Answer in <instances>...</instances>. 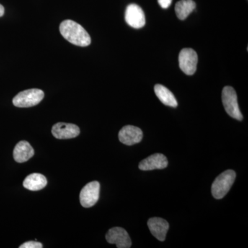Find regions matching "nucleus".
<instances>
[{"mask_svg": "<svg viewBox=\"0 0 248 248\" xmlns=\"http://www.w3.org/2000/svg\"><path fill=\"white\" fill-rule=\"evenodd\" d=\"M60 31L62 35L73 45L81 47L91 45V38L87 31L74 21H63L60 24Z\"/></svg>", "mask_w": 248, "mask_h": 248, "instance_id": "f257e3e1", "label": "nucleus"}, {"mask_svg": "<svg viewBox=\"0 0 248 248\" xmlns=\"http://www.w3.org/2000/svg\"><path fill=\"white\" fill-rule=\"evenodd\" d=\"M236 179V172L232 170L225 171L216 178L212 185V195L217 200L223 198L231 190Z\"/></svg>", "mask_w": 248, "mask_h": 248, "instance_id": "f03ea898", "label": "nucleus"}, {"mask_svg": "<svg viewBox=\"0 0 248 248\" xmlns=\"http://www.w3.org/2000/svg\"><path fill=\"white\" fill-rule=\"evenodd\" d=\"M222 102L228 115L235 120H243L244 117L239 109L236 91L231 86L223 88L222 91Z\"/></svg>", "mask_w": 248, "mask_h": 248, "instance_id": "7ed1b4c3", "label": "nucleus"}, {"mask_svg": "<svg viewBox=\"0 0 248 248\" xmlns=\"http://www.w3.org/2000/svg\"><path fill=\"white\" fill-rule=\"evenodd\" d=\"M45 97V93L40 89L26 90L18 93L13 99L15 107L29 108L35 107L42 102Z\"/></svg>", "mask_w": 248, "mask_h": 248, "instance_id": "20e7f679", "label": "nucleus"}, {"mask_svg": "<svg viewBox=\"0 0 248 248\" xmlns=\"http://www.w3.org/2000/svg\"><path fill=\"white\" fill-rule=\"evenodd\" d=\"M198 56L192 48H184L179 55V68L187 76H192L197 71Z\"/></svg>", "mask_w": 248, "mask_h": 248, "instance_id": "39448f33", "label": "nucleus"}, {"mask_svg": "<svg viewBox=\"0 0 248 248\" xmlns=\"http://www.w3.org/2000/svg\"><path fill=\"white\" fill-rule=\"evenodd\" d=\"M100 184L98 182L89 183L83 187L79 195L80 203L84 208H91L99 200Z\"/></svg>", "mask_w": 248, "mask_h": 248, "instance_id": "423d86ee", "label": "nucleus"}, {"mask_svg": "<svg viewBox=\"0 0 248 248\" xmlns=\"http://www.w3.org/2000/svg\"><path fill=\"white\" fill-rule=\"evenodd\" d=\"M125 22L134 29H141L146 24L144 12L140 6L131 4L127 6L125 14Z\"/></svg>", "mask_w": 248, "mask_h": 248, "instance_id": "0eeeda50", "label": "nucleus"}, {"mask_svg": "<svg viewBox=\"0 0 248 248\" xmlns=\"http://www.w3.org/2000/svg\"><path fill=\"white\" fill-rule=\"evenodd\" d=\"M108 243L115 244L118 248H129L131 247L132 242L126 231L124 228L115 227L111 228L106 235Z\"/></svg>", "mask_w": 248, "mask_h": 248, "instance_id": "6e6552de", "label": "nucleus"}, {"mask_svg": "<svg viewBox=\"0 0 248 248\" xmlns=\"http://www.w3.org/2000/svg\"><path fill=\"white\" fill-rule=\"evenodd\" d=\"M143 139V132L138 127L125 125L119 133V140L126 146H133L141 142Z\"/></svg>", "mask_w": 248, "mask_h": 248, "instance_id": "1a4fd4ad", "label": "nucleus"}, {"mask_svg": "<svg viewBox=\"0 0 248 248\" xmlns=\"http://www.w3.org/2000/svg\"><path fill=\"white\" fill-rule=\"evenodd\" d=\"M80 130L78 125L73 124L58 123L52 128V134L58 140H68L76 138L79 135Z\"/></svg>", "mask_w": 248, "mask_h": 248, "instance_id": "9d476101", "label": "nucleus"}, {"mask_svg": "<svg viewBox=\"0 0 248 248\" xmlns=\"http://www.w3.org/2000/svg\"><path fill=\"white\" fill-rule=\"evenodd\" d=\"M168 165L169 161L166 156L163 154L156 153L141 161L139 165V169L144 171L161 170L166 169Z\"/></svg>", "mask_w": 248, "mask_h": 248, "instance_id": "9b49d317", "label": "nucleus"}, {"mask_svg": "<svg viewBox=\"0 0 248 248\" xmlns=\"http://www.w3.org/2000/svg\"><path fill=\"white\" fill-rule=\"evenodd\" d=\"M148 226L152 234L160 241H164L169 229V223L159 217H153L148 221Z\"/></svg>", "mask_w": 248, "mask_h": 248, "instance_id": "f8f14e48", "label": "nucleus"}, {"mask_svg": "<svg viewBox=\"0 0 248 248\" xmlns=\"http://www.w3.org/2000/svg\"><path fill=\"white\" fill-rule=\"evenodd\" d=\"M35 151L29 142L21 141L14 148V157L17 163H24L32 157Z\"/></svg>", "mask_w": 248, "mask_h": 248, "instance_id": "ddd939ff", "label": "nucleus"}, {"mask_svg": "<svg viewBox=\"0 0 248 248\" xmlns=\"http://www.w3.org/2000/svg\"><path fill=\"white\" fill-rule=\"evenodd\" d=\"M46 185V178L39 173H32L28 176L23 182L24 187L31 191L42 190L45 188Z\"/></svg>", "mask_w": 248, "mask_h": 248, "instance_id": "4468645a", "label": "nucleus"}, {"mask_svg": "<svg viewBox=\"0 0 248 248\" xmlns=\"http://www.w3.org/2000/svg\"><path fill=\"white\" fill-rule=\"evenodd\" d=\"M155 93L156 97L164 105L172 108H176L178 106L177 99L173 93L161 84H156L155 86Z\"/></svg>", "mask_w": 248, "mask_h": 248, "instance_id": "2eb2a0df", "label": "nucleus"}, {"mask_svg": "<svg viewBox=\"0 0 248 248\" xmlns=\"http://www.w3.org/2000/svg\"><path fill=\"white\" fill-rule=\"evenodd\" d=\"M196 3L193 0H181L175 5V12L177 17L184 20L195 9Z\"/></svg>", "mask_w": 248, "mask_h": 248, "instance_id": "dca6fc26", "label": "nucleus"}, {"mask_svg": "<svg viewBox=\"0 0 248 248\" xmlns=\"http://www.w3.org/2000/svg\"><path fill=\"white\" fill-rule=\"evenodd\" d=\"M43 246L40 242L37 241H28L24 243L22 246H19V248H42Z\"/></svg>", "mask_w": 248, "mask_h": 248, "instance_id": "f3484780", "label": "nucleus"}, {"mask_svg": "<svg viewBox=\"0 0 248 248\" xmlns=\"http://www.w3.org/2000/svg\"><path fill=\"white\" fill-rule=\"evenodd\" d=\"M172 0H158V3L162 9H166L170 6Z\"/></svg>", "mask_w": 248, "mask_h": 248, "instance_id": "a211bd4d", "label": "nucleus"}, {"mask_svg": "<svg viewBox=\"0 0 248 248\" xmlns=\"http://www.w3.org/2000/svg\"><path fill=\"white\" fill-rule=\"evenodd\" d=\"M4 14V8L2 5L0 4V17H2Z\"/></svg>", "mask_w": 248, "mask_h": 248, "instance_id": "6ab92c4d", "label": "nucleus"}]
</instances>
